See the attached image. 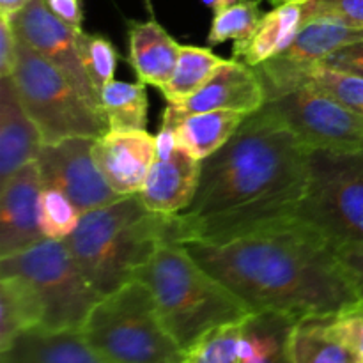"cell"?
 Masks as SVG:
<instances>
[{"label":"cell","instance_id":"cell-3","mask_svg":"<svg viewBox=\"0 0 363 363\" xmlns=\"http://www.w3.org/2000/svg\"><path fill=\"white\" fill-rule=\"evenodd\" d=\"M66 241L87 282L101 296L113 293L151 261L165 241H179V215L145 208L137 195H124L103 208L82 213Z\"/></svg>","mask_w":363,"mask_h":363},{"label":"cell","instance_id":"cell-29","mask_svg":"<svg viewBox=\"0 0 363 363\" xmlns=\"http://www.w3.org/2000/svg\"><path fill=\"white\" fill-rule=\"evenodd\" d=\"M82 211L57 188H45L41 195V233L45 240L64 241L77 230Z\"/></svg>","mask_w":363,"mask_h":363},{"label":"cell","instance_id":"cell-18","mask_svg":"<svg viewBox=\"0 0 363 363\" xmlns=\"http://www.w3.org/2000/svg\"><path fill=\"white\" fill-rule=\"evenodd\" d=\"M130 64L138 82L162 89L176 69L181 45L155 20L131 21Z\"/></svg>","mask_w":363,"mask_h":363},{"label":"cell","instance_id":"cell-10","mask_svg":"<svg viewBox=\"0 0 363 363\" xmlns=\"http://www.w3.org/2000/svg\"><path fill=\"white\" fill-rule=\"evenodd\" d=\"M18 39L55 66L91 105L101 110L99 92L92 85L78 48V34L48 6V0H30L20 13L9 16Z\"/></svg>","mask_w":363,"mask_h":363},{"label":"cell","instance_id":"cell-39","mask_svg":"<svg viewBox=\"0 0 363 363\" xmlns=\"http://www.w3.org/2000/svg\"><path fill=\"white\" fill-rule=\"evenodd\" d=\"M202 2L206 4V6L209 7V9L213 11V13H220V11L227 9V7H230L233 4L240 2V0H202Z\"/></svg>","mask_w":363,"mask_h":363},{"label":"cell","instance_id":"cell-30","mask_svg":"<svg viewBox=\"0 0 363 363\" xmlns=\"http://www.w3.org/2000/svg\"><path fill=\"white\" fill-rule=\"evenodd\" d=\"M78 48H80L82 62L92 85L96 91L101 92V89L116 77L117 62H119L117 48L105 35L89 34L84 30L78 34Z\"/></svg>","mask_w":363,"mask_h":363},{"label":"cell","instance_id":"cell-36","mask_svg":"<svg viewBox=\"0 0 363 363\" xmlns=\"http://www.w3.org/2000/svg\"><path fill=\"white\" fill-rule=\"evenodd\" d=\"M18 35L9 16L0 14V78L11 77L16 64Z\"/></svg>","mask_w":363,"mask_h":363},{"label":"cell","instance_id":"cell-15","mask_svg":"<svg viewBox=\"0 0 363 363\" xmlns=\"http://www.w3.org/2000/svg\"><path fill=\"white\" fill-rule=\"evenodd\" d=\"M96 165L117 195H137L156 162V137L145 131H113L94 140Z\"/></svg>","mask_w":363,"mask_h":363},{"label":"cell","instance_id":"cell-17","mask_svg":"<svg viewBox=\"0 0 363 363\" xmlns=\"http://www.w3.org/2000/svg\"><path fill=\"white\" fill-rule=\"evenodd\" d=\"M43 145L39 128L21 105L13 78H0V183L35 162Z\"/></svg>","mask_w":363,"mask_h":363},{"label":"cell","instance_id":"cell-22","mask_svg":"<svg viewBox=\"0 0 363 363\" xmlns=\"http://www.w3.org/2000/svg\"><path fill=\"white\" fill-rule=\"evenodd\" d=\"M298 319L279 312H254L245 319L240 363H293L291 332Z\"/></svg>","mask_w":363,"mask_h":363},{"label":"cell","instance_id":"cell-23","mask_svg":"<svg viewBox=\"0 0 363 363\" xmlns=\"http://www.w3.org/2000/svg\"><path fill=\"white\" fill-rule=\"evenodd\" d=\"M330 315H308L296 321L289 340L293 363H363L332 332Z\"/></svg>","mask_w":363,"mask_h":363},{"label":"cell","instance_id":"cell-41","mask_svg":"<svg viewBox=\"0 0 363 363\" xmlns=\"http://www.w3.org/2000/svg\"><path fill=\"white\" fill-rule=\"evenodd\" d=\"M177 363H184V362H183V360H181V362H177Z\"/></svg>","mask_w":363,"mask_h":363},{"label":"cell","instance_id":"cell-31","mask_svg":"<svg viewBox=\"0 0 363 363\" xmlns=\"http://www.w3.org/2000/svg\"><path fill=\"white\" fill-rule=\"evenodd\" d=\"M363 117V78L318 64L303 74Z\"/></svg>","mask_w":363,"mask_h":363},{"label":"cell","instance_id":"cell-1","mask_svg":"<svg viewBox=\"0 0 363 363\" xmlns=\"http://www.w3.org/2000/svg\"><path fill=\"white\" fill-rule=\"evenodd\" d=\"M308 151L262 106L202 160L194 202L179 213L181 243H227L294 220L308 186Z\"/></svg>","mask_w":363,"mask_h":363},{"label":"cell","instance_id":"cell-26","mask_svg":"<svg viewBox=\"0 0 363 363\" xmlns=\"http://www.w3.org/2000/svg\"><path fill=\"white\" fill-rule=\"evenodd\" d=\"M99 99H101V110L105 113L110 130H147L149 99L145 84L112 80L101 89Z\"/></svg>","mask_w":363,"mask_h":363},{"label":"cell","instance_id":"cell-21","mask_svg":"<svg viewBox=\"0 0 363 363\" xmlns=\"http://www.w3.org/2000/svg\"><path fill=\"white\" fill-rule=\"evenodd\" d=\"M303 21V2L284 4L273 7L259 21L257 28L248 41L234 45V59L257 67L266 60L279 55L284 48L291 45Z\"/></svg>","mask_w":363,"mask_h":363},{"label":"cell","instance_id":"cell-27","mask_svg":"<svg viewBox=\"0 0 363 363\" xmlns=\"http://www.w3.org/2000/svg\"><path fill=\"white\" fill-rule=\"evenodd\" d=\"M243 321L216 326L183 353L184 363H240Z\"/></svg>","mask_w":363,"mask_h":363},{"label":"cell","instance_id":"cell-33","mask_svg":"<svg viewBox=\"0 0 363 363\" xmlns=\"http://www.w3.org/2000/svg\"><path fill=\"white\" fill-rule=\"evenodd\" d=\"M330 328L363 360V301L330 315Z\"/></svg>","mask_w":363,"mask_h":363},{"label":"cell","instance_id":"cell-14","mask_svg":"<svg viewBox=\"0 0 363 363\" xmlns=\"http://www.w3.org/2000/svg\"><path fill=\"white\" fill-rule=\"evenodd\" d=\"M266 103V89L255 67L240 59H227L215 77L191 98L181 103H167L165 113L172 117L190 113L230 110L252 116Z\"/></svg>","mask_w":363,"mask_h":363},{"label":"cell","instance_id":"cell-16","mask_svg":"<svg viewBox=\"0 0 363 363\" xmlns=\"http://www.w3.org/2000/svg\"><path fill=\"white\" fill-rule=\"evenodd\" d=\"M202 162L177 145L165 160H156L138 194L145 208L162 215H179L194 202Z\"/></svg>","mask_w":363,"mask_h":363},{"label":"cell","instance_id":"cell-7","mask_svg":"<svg viewBox=\"0 0 363 363\" xmlns=\"http://www.w3.org/2000/svg\"><path fill=\"white\" fill-rule=\"evenodd\" d=\"M0 275H18L30 284L43 307V328L50 332L78 330L101 294L87 282L66 241L39 243L0 257Z\"/></svg>","mask_w":363,"mask_h":363},{"label":"cell","instance_id":"cell-11","mask_svg":"<svg viewBox=\"0 0 363 363\" xmlns=\"http://www.w3.org/2000/svg\"><path fill=\"white\" fill-rule=\"evenodd\" d=\"M96 138H66L45 144L38 156L43 186L66 194L82 213L117 201V195L96 165L92 147Z\"/></svg>","mask_w":363,"mask_h":363},{"label":"cell","instance_id":"cell-19","mask_svg":"<svg viewBox=\"0 0 363 363\" xmlns=\"http://www.w3.org/2000/svg\"><path fill=\"white\" fill-rule=\"evenodd\" d=\"M0 363H101V360L92 353L78 330H32L21 333L0 351Z\"/></svg>","mask_w":363,"mask_h":363},{"label":"cell","instance_id":"cell-4","mask_svg":"<svg viewBox=\"0 0 363 363\" xmlns=\"http://www.w3.org/2000/svg\"><path fill=\"white\" fill-rule=\"evenodd\" d=\"M135 279L149 287L163 325L183 353L209 330L254 314L179 241H165Z\"/></svg>","mask_w":363,"mask_h":363},{"label":"cell","instance_id":"cell-6","mask_svg":"<svg viewBox=\"0 0 363 363\" xmlns=\"http://www.w3.org/2000/svg\"><path fill=\"white\" fill-rule=\"evenodd\" d=\"M11 78L45 144L78 137L99 138L110 130L103 110L91 105L55 66L21 39Z\"/></svg>","mask_w":363,"mask_h":363},{"label":"cell","instance_id":"cell-8","mask_svg":"<svg viewBox=\"0 0 363 363\" xmlns=\"http://www.w3.org/2000/svg\"><path fill=\"white\" fill-rule=\"evenodd\" d=\"M264 108L308 151L333 155L363 152V117L308 78L264 85Z\"/></svg>","mask_w":363,"mask_h":363},{"label":"cell","instance_id":"cell-38","mask_svg":"<svg viewBox=\"0 0 363 363\" xmlns=\"http://www.w3.org/2000/svg\"><path fill=\"white\" fill-rule=\"evenodd\" d=\"M30 0H0V14L4 16H13L20 13Z\"/></svg>","mask_w":363,"mask_h":363},{"label":"cell","instance_id":"cell-2","mask_svg":"<svg viewBox=\"0 0 363 363\" xmlns=\"http://www.w3.org/2000/svg\"><path fill=\"white\" fill-rule=\"evenodd\" d=\"M183 245L252 312H279L300 321L360 301L332 241L298 220L227 243Z\"/></svg>","mask_w":363,"mask_h":363},{"label":"cell","instance_id":"cell-25","mask_svg":"<svg viewBox=\"0 0 363 363\" xmlns=\"http://www.w3.org/2000/svg\"><path fill=\"white\" fill-rule=\"evenodd\" d=\"M227 59L213 53L211 48L181 45L179 59L170 80L160 89L167 103H181L201 91Z\"/></svg>","mask_w":363,"mask_h":363},{"label":"cell","instance_id":"cell-24","mask_svg":"<svg viewBox=\"0 0 363 363\" xmlns=\"http://www.w3.org/2000/svg\"><path fill=\"white\" fill-rule=\"evenodd\" d=\"M43 307L30 284L18 275H0V351L16 337L43 328Z\"/></svg>","mask_w":363,"mask_h":363},{"label":"cell","instance_id":"cell-28","mask_svg":"<svg viewBox=\"0 0 363 363\" xmlns=\"http://www.w3.org/2000/svg\"><path fill=\"white\" fill-rule=\"evenodd\" d=\"M262 16L264 13L261 11L259 0H240V2L233 4L213 16L208 45L216 46L225 41H234V45H241V43L248 41Z\"/></svg>","mask_w":363,"mask_h":363},{"label":"cell","instance_id":"cell-32","mask_svg":"<svg viewBox=\"0 0 363 363\" xmlns=\"http://www.w3.org/2000/svg\"><path fill=\"white\" fill-rule=\"evenodd\" d=\"M319 16L335 18L351 27L363 28V0H307L303 2V21Z\"/></svg>","mask_w":363,"mask_h":363},{"label":"cell","instance_id":"cell-5","mask_svg":"<svg viewBox=\"0 0 363 363\" xmlns=\"http://www.w3.org/2000/svg\"><path fill=\"white\" fill-rule=\"evenodd\" d=\"M80 333L101 363L183 360V350L163 325L151 291L137 279L103 296Z\"/></svg>","mask_w":363,"mask_h":363},{"label":"cell","instance_id":"cell-13","mask_svg":"<svg viewBox=\"0 0 363 363\" xmlns=\"http://www.w3.org/2000/svg\"><path fill=\"white\" fill-rule=\"evenodd\" d=\"M43 186L38 162L27 163L0 183V257L39 243Z\"/></svg>","mask_w":363,"mask_h":363},{"label":"cell","instance_id":"cell-9","mask_svg":"<svg viewBox=\"0 0 363 363\" xmlns=\"http://www.w3.org/2000/svg\"><path fill=\"white\" fill-rule=\"evenodd\" d=\"M294 220L319 230L333 245H363V152L311 151L307 194Z\"/></svg>","mask_w":363,"mask_h":363},{"label":"cell","instance_id":"cell-20","mask_svg":"<svg viewBox=\"0 0 363 363\" xmlns=\"http://www.w3.org/2000/svg\"><path fill=\"white\" fill-rule=\"evenodd\" d=\"M247 117L245 113L230 110L190 113L183 117H172L163 112L162 124L174 128L177 145L202 162L222 149Z\"/></svg>","mask_w":363,"mask_h":363},{"label":"cell","instance_id":"cell-40","mask_svg":"<svg viewBox=\"0 0 363 363\" xmlns=\"http://www.w3.org/2000/svg\"><path fill=\"white\" fill-rule=\"evenodd\" d=\"M298 2H307V0H269L273 7L284 6V4H298Z\"/></svg>","mask_w":363,"mask_h":363},{"label":"cell","instance_id":"cell-37","mask_svg":"<svg viewBox=\"0 0 363 363\" xmlns=\"http://www.w3.org/2000/svg\"><path fill=\"white\" fill-rule=\"evenodd\" d=\"M48 6L64 23H67L77 32H82L84 13H82L80 0H48Z\"/></svg>","mask_w":363,"mask_h":363},{"label":"cell","instance_id":"cell-34","mask_svg":"<svg viewBox=\"0 0 363 363\" xmlns=\"http://www.w3.org/2000/svg\"><path fill=\"white\" fill-rule=\"evenodd\" d=\"M321 66L363 78V39L333 52L332 55L323 60Z\"/></svg>","mask_w":363,"mask_h":363},{"label":"cell","instance_id":"cell-35","mask_svg":"<svg viewBox=\"0 0 363 363\" xmlns=\"http://www.w3.org/2000/svg\"><path fill=\"white\" fill-rule=\"evenodd\" d=\"M354 291L363 301V245L360 243H339L333 245Z\"/></svg>","mask_w":363,"mask_h":363},{"label":"cell","instance_id":"cell-12","mask_svg":"<svg viewBox=\"0 0 363 363\" xmlns=\"http://www.w3.org/2000/svg\"><path fill=\"white\" fill-rule=\"evenodd\" d=\"M362 39L363 28L351 27L335 18H312L301 23L287 48L255 69L261 74L264 85L291 84L301 80L307 71L321 64L333 52Z\"/></svg>","mask_w":363,"mask_h":363}]
</instances>
